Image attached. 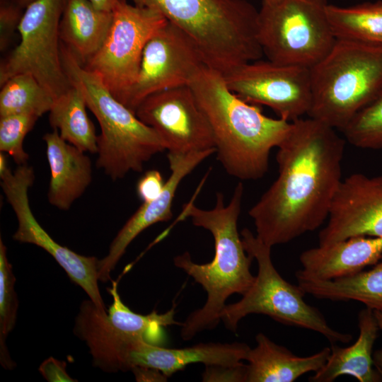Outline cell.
<instances>
[{
    "mask_svg": "<svg viewBox=\"0 0 382 382\" xmlns=\"http://www.w3.org/2000/svg\"><path fill=\"white\" fill-rule=\"evenodd\" d=\"M72 86L54 101L49 112V122L60 137L80 150L97 154L98 135L86 112L87 104L80 87Z\"/></svg>",
    "mask_w": 382,
    "mask_h": 382,
    "instance_id": "obj_24",
    "label": "cell"
},
{
    "mask_svg": "<svg viewBox=\"0 0 382 382\" xmlns=\"http://www.w3.org/2000/svg\"><path fill=\"white\" fill-rule=\"evenodd\" d=\"M204 65L195 42L168 21L146 44L137 78L121 103L135 112L151 94L188 85Z\"/></svg>",
    "mask_w": 382,
    "mask_h": 382,
    "instance_id": "obj_13",
    "label": "cell"
},
{
    "mask_svg": "<svg viewBox=\"0 0 382 382\" xmlns=\"http://www.w3.org/2000/svg\"><path fill=\"white\" fill-rule=\"evenodd\" d=\"M138 382L167 381L168 377L161 371L146 366H134L131 370Z\"/></svg>",
    "mask_w": 382,
    "mask_h": 382,
    "instance_id": "obj_35",
    "label": "cell"
},
{
    "mask_svg": "<svg viewBox=\"0 0 382 382\" xmlns=\"http://www.w3.org/2000/svg\"><path fill=\"white\" fill-rule=\"evenodd\" d=\"M382 257V238L354 236L303 251L299 260L302 269L296 273L320 280L353 275Z\"/></svg>",
    "mask_w": 382,
    "mask_h": 382,
    "instance_id": "obj_17",
    "label": "cell"
},
{
    "mask_svg": "<svg viewBox=\"0 0 382 382\" xmlns=\"http://www.w3.org/2000/svg\"><path fill=\"white\" fill-rule=\"evenodd\" d=\"M243 192V183L239 182L228 204H225L223 193L218 192L212 209H200L192 202L183 208L181 216L190 218L195 226L209 231L214 241V256L209 262L196 263L188 252L173 258L175 266L207 292L204 306L191 313L182 323L180 336L185 341L216 327L227 299L234 294H244L255 281V276L250 272L253 258L245 251L238 230Z\"/></svg>",
    "mask_w": 382,
    "mask_h": 382,
    "instance_id": "obj_3",
    "label": "cell"
},
{
    "mask_svg": "<svg viewBox=\"0 0 382 382\" xmlns=\"http://www.w3.org/2000/svg\"><path fill=\"white\" fill-rule=\"evenodd\" d=\"M135 113L156 132L168 154L215 149L209 125L188 85L151 94L139 105Z\"/></svg>",
    "mask_w": 382,
    "mask_h": 382,
    "instance_id": "obj_14",
    "label": "cell"
},
{
    "mask_svg": "<svg viewBox=\"0 0 382 382\" xmlns=\"http://www.w3.org/2000/svg\"><path fill=\"white\" fill-rule=\"evenodd\" d=\"M310 74L308 116L342 131L382 88V45L336 40Z\"/></svg>",
    "mask_w": 382,
    "mask_h": 382,
    "instance_id": "obj_6",
    "label": "cell"
},
{
    "mask_svg": "<svg viewBox=\"0 0 382 382\" xmlns=\"http://www.w3.org/2000/svg\"><path fill=\"white\" fill-rule=\"evenodd\" d=\"M161 13L197 45L207 66L223 75L260 59L258 11L246 0H130Z\"/></svg>",
    "mask_w": 382,
    "mask_h": 382,
    "instance_id": "obj_4",
    "label": "cell"
},
{
    "mask_svg": "<svg viewBox=\"0 0 382 382\" xmlns=\"http://www.w3.org/2000/svg\"><path fill=\"white\" fill-rule=\"evenodd\" d=\"M38 371L49 382L77 381L72 378L66 372V362L59 361L52 357L45 359L40 364Z\"/></svg>",
    "mask_w": 382,
    "mask_h": 382,
    "instance_id": "obj_34",
    "label": "cell"
},
{
    "mask_svg": "<svg viewBox=\"0 0 382 382\" xmlns=\"http://www.w3.org/2000/svg\"><path fill=\"white\" fill-rule=\"evenodd\" d=\"M215 152L216 149H212L185 154H168L171 173L161 193L156 199L143 202L118 231L110 243L108 254L98 260L99 281L105 282L110 279L112 271L138 235L151 225L172 218V204L179 185L197 166Z\"/></svg>",
    "mask_w": 382,
    "mask_h": 382,
    "instance_id": "obj_16",
    "label": "cell"
},
{
    "mask_svg": "<svg viewBox=\"0 0 382 382\" xmlns=\"http://www.w3.org/2000/svg\"><path fill=\"white\" fill-rule=\"evenodd\" d=\"M64 68L71 82L82 90L88 108L100 127L96 166L111 180L141 172L145 163L166 150L149 126L118 100L98 75L84 69L61 43Z\"/></svg>",
    "mask_w": 382,
    "mask_h": 382,
    "instance_id": "obj_5",
    "label": "cell"
},
{
    "mask_svg": "<svg viewBox=\"0 0 382 382\" xmlns=\"http://www.w3.org/2000/svg\"><path fill=\"white\" fill-rule=\"evenodd\" d=\"M11 1V0H0V2H5V1Z\"/></svg>",
    "mask_w": 382,
    "mask_h": 382,
    "instance_id": "obj_39",
    "label": "cell"
},
{
    "mask_svg": "<svg viewBox=\"0 0 382 382\" xmlns=\"http://www.w3.org/2000/svg\"><path fill=\"white\" fill-rule=\"evenodd\" d=\"M241 236L245 251L257 262V274L243 297L223 308L220 319L228 330L236 332L241 319L256 313L286 325L317 332L331 344L350 342V334L332 328L320 311L304 301L306 293L300 286L291 284L279 274L272 260V247L247 228L241 231Z\"/></svg>",
    "mask_w": 382,
    "mask_h": 382,
    "instance_id": "obj_7",
    "label": "cell"
},
{
    "mask_svg": "<svg viewBox=\"0 0 382 382\" xmlns=\"http://www.w3.org/2000/svg\"><path fill=\"white\" fill-rule=\"evenodd\" d=\"M250 347L243 342L199 343L184 348H166L141 340L131 352L128 370L134 366H146L161 371L170 377L187 365H237L245 360Z\"/></svg>",
    "mask_w": 382,
    "mask_h": 382,
    "instance_id": "obj_18",
    "label": "cell"
},
{
    "mask_svg": "<svg viewBox=\"0 0 382 382\" xmlns=\"http://www.w3.org/2000/svg\"><path fill=\"white\" fill-rule=\"evenodd\" d=\"M326 15L336 40L382 45V1L349 7L328 4Z\"/></svg>",
    "mask_w": 382,
    "mask_h": 382,
    "instance_id": "obj_25",
    "label": "cell"
},
{
    "mask_svg": "<svg viewBox=\"0 0 382 382\" xmlns=\"http://www.w3.org/2000/svg\"><path fill=\"white\" fill-rule=\"evenodd\" d=\"M359 335L351 346L341 347L331 344L325 365L308 378L311 382H332L338 376L349 375L359 382H381L382 372L373 360V347L380 330L374 311L366 307L358 315Z\"/></svg>",
    "mask_w": 382,
    "mask_h": 382,
    "instance_id": "obj_20",
    "label": "cell"
},
{
    "mask_svg": "<svg viewBox=\"0 0 382 382\" xmlns=\"http://www.w3.org/2000/svg\"><path fill=\"white\" fill-rule=\"evenodd\" d=\"M345 143L335 128L318 120L291 122L277 146L278 176L248 212L264 243H289L328 219L342 180Z\"/></svg>",
    "mask_w": 382,
    "mask_h": 382,
    "instance_id": "obj_1",
    "label": "cell"
},
{
    "mask_svg": "<svg viewBox=\"0 0 382 382\" xmlns=\"http://www.w3.org/2000/svg\"><path fill=\"white\" fill-rule=\"evenodd\" d=\"M167 21L156 10L117 0L103 45L83 67L121 102L137 78L146 44Z\"/></svg>",
    "mask_w": 382,
    "mask_h": 382,
    "instance_id": "obj_10",
    "label": "cell"
},
{
    "mask_svg": "<svg viewBox=\"0 0 382 382\" xmlns=\"http://www.w3.org/2000/svg\"><path fill=\"white\" fill-rule=\"evenodd\" d=\"M188 86L214 140L216 159L231 176L256 180L267 172L270 154L286 135L291 122L265 115L228 87L224 75L204 65Z\"/></svg>",
    "mask_w": 382,
    "mask_h": 382,
    "instance_id": "obj_2",
    "label": "cell"
},
{
    "mask_svg": "<svg viewBox=\"0 0 382 382\" xmlns=\"http://www.w3.org/2000/svg\"><path fill=\"white\" fill-rule=\"evenodd\" d=\"M54 98L30 74L21 73L1 85L0 117L31 112L39 117L49 112Z\"/></svg>",
    "mask_w": 382,
    "mask_h": 382,
    "instance_id": "obj_27",
    "label": "cell"
},
{
    "mask_svg": "<svg viewBox=\"0 0 382 382\" xmlns=\"http://www.w3.org/2000/svg\"><path fill=\"white\" fill-rule=\"evenodd\" d=\"M66 0H35L18 27L20 42L1 62L0 86L21 73L32 74L55 100L71 86L61 57L59 23Z\"/></svg>",
    "mask_w": 382,
    "mask_h": 382,
    "instance_id": "obj_9",
    "label": "cell"
},
{
    "mask_svg": "<svg viewBox=\"0 0 382 382\" xmlns=\"http://www.w3.org/2000/svg\"><path fill=\"white\" fill-rule=\"evenodd\" d=\"M108 291L112 296V303L107 312L108 319L113 327L126 335L156 345L162 340L163 328L172 325H182L174 319L173 307L164 313L154 311L147 315L139 314L122 302L116 282H112Z\"/></svg>",
    "mask_w": 382,
    "mask_h": 382,
    "instance_id": "obj_26",
    "label": "cell"
},
{
    "mask_svg": "<svg viewBox=\"0 0 382 382\" xmlns=\"http://www.w3.org/2000/svg\"><path fill=\"white\" fill-rule=\"evenodd\" d=\"M50 168L47 199L60 210H68L92 181V163L86 152L63 139L53 129L42 137Z\"/></svg>",
    "mask_w": 382,
    "mask_h": 382,
    "instance_id": "obj_19",
    "label": "cell"
},
{
    "mask_svg": "<svg viewBox=\"0 0 382 382\" xmlns=\"http://www.w3.org/2000/svg\"><path fill=\"white\" fill-rule=\"evenodd\" d=\"M296 277L305 293L317 299L357 301L372 310H382V257L371 269L342 278L320 280L297 273Z\"/></svg>",
    "mask_w": 382,
    "mask_h": 382,
    "instance_id": "obj_23",
    "label": "cell"
},
{
    "mask_svg": "<svg viewBox=\"0 0 382 382\" xmlns=\"http://www.w3.org/2000/svg\"><path fill=\"white\" fill-rule=\"evenodd\" d=\"M112 22V11L89 0H66L59 23L62 44L83 66L103 45Z\"/></svg>",
    "mask_w": 382,
    "mask_h": 382,
    "instance_id": "obj_22",
    "label": "cell"
},
{
    "mask_svg": "<svg viewBox=\"0 0 382 382\" xmlns=\"http://www.w3.org/2000/svg\"><path fill=\"white\" fill-rule=\"evenodd\" d=\"M0 178L2 190L18 221L13 239L45 250L64 269L70 279L84 290L100 311H108L98 287L99 260L78 254L60 245L35 219L28 198L29 188L35 180L33 168L27 164L20 165L14 172L8 168L0 175Z\"/></svg>",
    "mask_w": 382,
    "mask_h": 382,
    "instance_id": "obj_11",
    "label": "cell"
},
{
    "mask_svg": "<svg viewBox=\"0 0 382 382\" xmlns=\"http://www.w3.org/2000/svg\"><path fill=\"white\" fill-rule=\"evenodd\" d=\"M23 8L14 0L0 2V49L4 51L8 45L23 12Z\"/></svg>",
    "mask_w": 382,
    "mask_h": 382,
    "instance_id": "obj_31",
    "label": "cell"
},
{
    "mask_svg": "<svg viewBox=\"0 0 382 382\" xmlns=\"http://www.w3.org/2000/svg\"><path fill=\"white\" fill-rule=\"evenodd\" d=\"M341 132L354 146L382 149V88Z\"/></svg>",
    "mask_w": 382,
    "mask_h": 382,
    "instance_id": "obj_29",
    "label": "cell"
},
{
    "mask_svg": "<svg viewBox=\"0 0 382 382\" xmlns=\"http://www.w3.org/2000/svg\"><path fill=\"white\" fill-rule=\"evenodd\" d=\"M327 0H262L257 37L263 54L278 64L311 69L336 38L326 15Z\"/></svg>",
    "mask_w": 382,
    "mask_h": 382,
    "instance_id": "obj_8",
    "label": "cell"
},
{
    "mask_svg": "<svg viewBox=\"0 0 382 382\" xmlns=\"http://www.w3.org/2000/svg\"><path fill=\"white\" fill-rule=\"evenodd\" d=\"M256 346L250 348L246 382H293L302 375L320 369L326 363L330 348L324 347L308 357H299L286 347L257 333Z\"/></svg>",
    "mask_w": 382,
    "mask_h": 382,
    "instance_id": "obj_21",
    "label": "cell"
},
{
    "mask_svg": "<svg viewBox=\"0 0 382 382\" xmlns=\"http://www.w3.org/2000/svg\"><path fill=\"white\" fill-rule=\"evenodd\" d=\"M40 117L21 112L0 117V151L8 154L18 166L27 164L29 156L23 141Z\"/></svg>",
    "mask_w": 382,
    "mask_h": 382,
    "instance_id": "obj_30",
    "label": "cell"
},
{
    "mask_svg": "<svg viewBox=\"0 0 382 382\" xmlns=\"http://www.w3.org/2000/svg\"><path fill=\"white\" fill-rule=\"evenodd\" d=\"M230 90L243 100L271 108L292 122L308 114L312 103L310 69L256 60L224 75Z\"/></svg>",
    "mask_w": 382,
    "mask_h": 382,
    "instance_id": "obj_12",
    "label": "cell"
},
{
    "mask_svg": "<svg viewBox=\"0 0 382 382\" xmlns=\"http://www.w3.org/2000/svg\"><path fill=\"white\" fill-rule=\"evenodd\" d=\"M248 366L244 363L237 365H205L202 374L204 382H246Z\"/></svg>",
    "mask_w": 382,
    "mask_h": 382,
    "instance_id": "obj_32",
    "label": "cell"
},
{
    "mask_svg": "<svg viewBox=\"0 0 382 382\" xmlns=\"http://www.w3.org/2000/svg\"><path fill=\"white\" fill-rule=\"evenodd\" d=\"M165 183L158 170H149L138 181L137 195L143 202H150L160 195Z\"/></svg>",
    "mask_w": 382,
    "mask_h": 382,
    "instance_id": "obj_33",
    "label": "cell"
},
{
    "mask_svg": "<svg viewBox=\"0 0 382 382\" xmlns=\"http://www.w3.org/2000/svg\"><path fill=\"white\" fill-rule=\"evenodd\" d=\"M99 9L112 11L117 0H89Z\"/></svg>",
    "mask_w": 382,
    "mask_h": 382,
    "instance_id": "obj_37",
    "label": "cell"
},
{
    "mask_svg": "<svg viewBox=\"0 0 382 382\" xmlns=\"http://www.w3.org/2000/svg\"><path fill=\"white\" fill-rule=\"evenodd\" d=\"M319 245L364 236L382 238V175L354 173L342 180Z\"/></svg>",
    "mask_w": 382,
    "mask_h": 382,
    "instance_id": "obj_15",
    "label": "cell"
},
{
    "mask_svg": "<svg viewBox=\"0 0 382 382\" xmlns=\"http://www.w3.org/2000/svg\"><path fill=\"white\" fill-rule=\"evenodd\" d=\"M379 327L382 330V310H373ZM374 364L377 369L382 372V347L373 352Z\"/></svg>",
    "mask_w": 382,
    "mask_h": 382,
    "instance_id": "obj_36",
    "label": "cell"
},
{
    "mask_svg": "<svg viewBox=\"0 0 382 382\" xmlns=\"http://www.w3.org/2000/svg\"><path fill=\"white\" fill-rule=\"evenodd\" d=\"M20 6L25 8L28 4L35 0H14Z\"/></svg>",
    "mask_w": 382,
    "mask_h": 382,
    "instance_id": "obj_38",
    "label": "cell"
},
{
    "mask_svg": "<svg viewBox=\"0 0 382 382\" xmlns=\"http://www.w3.org/2000/svg\"><path fill=\"white\" fill-rule=\"evenodd\" d=\"M16 277L8 260L6 247L0 238V362L6 369L16 366L6 345V340L14 328L18 300L15 291Z\"/></svg>",
    "mask_w": 382,
    "mask_h": 382,
    "instance_id": "obj_28",
    "label": "cell"
}]
</instances>
